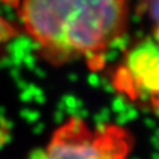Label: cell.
Listing matches in <instances>:
<instances>
[{
    "label": "cell",
    "mask_w": 159,
    "mask_h": 159,
    "mask_svg": "<svg viewBox=\"0 0 159 159\" xmlns=\"http://www.w3.org/2000/svg\"><path fill=\"white\" fill-rule=\"evenodd\" d=\"M133 145V135L124 127H92L82 118H70L30 159H128Z\"/></svg>",
    "instance_id": "cell-2"
},
{
    "label": "cell",
    "mask_w": 159,
    "mask_h": 159,
    "mask_svg": "<svg viewBox=\"0 0 159 159\" xmlns=\"http://www.w3.org/2000/svg\"><path fill=\"white\" fill-rule=\"evenodd\" d=\"M115 88L133 99L159 103V44L147 39L137 44L115 74Z\"/></svg>",
    "instance_id": "cell-3"
},
{
    "label": "cell",
    "mask_w": 159,
    "mask_h": 159,
    "mask_svg": "<svg viewBox=\"0 0 159 159\" xmlns=\"http://www.w3.org/2000/svg\"><path fill=\"white\" fill-rule=\"evenodd\" d=\"M140 9L153 24V39L159 44V0H142Z\"/></svg>",
    "instance_id": "cell-4"
},
{
    "label": "cell",
    "mask_w": 159,
    "mask_h": 159,
    "mask_svg": "<svg viewBox=\"0 0 159 159\" xmlns=\"http://www.w3.org/2000/svg\"><path fill=\"white\" fill-rule=\"evenodd\" d=\"M16 35H18V30L15 25L8 18H5L3 11L0 10V50L7 44H9Z\"/></svg>",
    "instance_id": "cell-5"
},
{
    "label": "cell",
    "mask_w": 159,
    "mask_h": 159,
    "mask_svg": "<svg viewBox=\"0 0 159 159\" xmlns=\"http://www.w3.org/2000/svg\"><path fill=\"white\" fill-rule=\"evenodd\" d=\"M18 14L48 63L84 60L99 69L128 29L129 0H20Z\"/></svg>",
    "instance_id": "cell-1"
}]
</instances>
